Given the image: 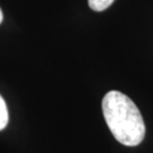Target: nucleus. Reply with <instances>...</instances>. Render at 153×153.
<instances>
[{
    "instance_id": "f257e3e1",
    "label": "nucleus",
    "mask_w": 153,
    "mask_h": 153,
    "mask_svg": "<svg viewBox=\"0 0 153 153\" xmlns=\"http://www.w3.org/2000/svg\"><path fill=\"white\" fill-rule=\"evenodd\" d=\"M102 111L110 131L119 143L136 146L145 136V124L136 104L124 93L110 91L102 100Z\"/></svg>"
},
{
    "instance_id": "f03ea898",
    "label": "nucleus",
    "mask_w": 153,
    "mask_h": 153,
    "mask_svg": "<svg viewBox=\"0 0 153 153\" xmlns=\"http://www.w3.org/2000/svg\"><path fill=\"white\" fill-rule=\"evenodd\" d=\"M115 0H88L90 8L94 11H103L114 4Z\"/></svg>"
},
{
    "instance_id": "7ed1b4c3",
    "label": "nucleus",
    "mask_w": 153,
    "mask_h": 153,
    "mask_svg": "<svg viewBox=\"0 0 153 153\" xmlns=\"http://www.w3.org/2000/svg\"><path fill=\"white\" fill-rule=\"evenodd\" d=\"M9 120V115H8V109L4 98L0 95V131L5 128Z\"/></svg>"
},
{
    "instance_id": "20e7f679",
    "label": "nucleus",
    "mask_w": 153,
    "mask_h": 153,
    "mask_svg": "<svg viewBox=\"0 0 153 153\" xmlns=\"http://www.w3.org/2000/svg\"><path fill=\"white\" fill-rule=\"evenodd\" d=\"M2 19H4V14H2V10L0 9V24L2 23Z\"/></svg>"
}]
</instances>
